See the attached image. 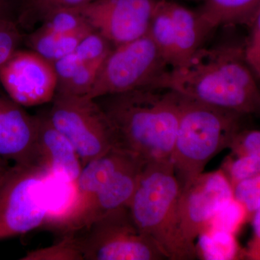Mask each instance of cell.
<instances>
[{"label": "cell", "mask_w": 260, "mask_h": 260, "mask_svg": "<svg viewBox=\"0 0 260 260\" xmlns=\"http://www.w3.org/2000/svg\"><path fill=\"white\" fill-rule=\"evenodd\" d=\"M93 31L90 25L64 34L47 31L39 28L27 36L25 42L31 50L54 63L74 51L84 38Z\"/></svg>", "instance_id": "cell-18"}, {"label": "cell", "mask_w": 260, "mask_h": 260, "mask_svg": "<svg viewBox=\"0 0 260 260\" xmlns=\"http://www.w3.org/2000/svg\"><path fill=\"white\" fill-rule=\"evenodd\" d=\"M133 156L124 150L114 148L83 166L74 184L73 205L58 229L64 234L78 232L84 215L95 195Z\"/></svg>", "instance_id": "cell-13"}, {"label": "cell", "mask_w": 260, "mask_h": 260, "mask_svg": "<svg viewBox=\"0 0 260 260\" xmlns=\"http://www.w3.org/2000/svg\"><path fill=\"white\" fill-rule=\"evenodd\" d=\"M10 167L8 160L0 157V182H1L2 179H3Z\"/></svg>", "instance_id": "cell-32"}, {"label": "cell", "mask_w": 260, "mask_h": 260, "mask_svg": "<svg viewBox=\"0 0 260 260\" xmlns=\"http://www.w3.org/2000/svg\"><path fill=\"white\" fill-rule=\"evenodd\" d=\"M222 170L232 186L239 181L255 177L260 174V148L242 156L229 159Z\"/></svg>", "instance_id": "cell-23"}, {"label": "cell", "mask_w": 260, "mask_h": 260, "mask_svg": "<svg viewBox=\"0 0 260 260\" xmlns=\"http://www.w3.org/2000/svg\"><path fill=\"white\" fill-rule=\"evenodd\" d=\"M145 162L133 155L116 172L95 195L80 223L79 231L107 214L129 207Z\"/></svg>", "instance_id": "cell-15"}, {"label": "cell", "mask_w": 260, "mask_h": 260, "mask_svg": "<svg viewBox=\"0 0 260 260\" xmlns=\"http://www.w3.org/2000/svg\"><path fill=\"white\" fill-rule=\"evenodd\" d=\"M255 75L256 76L259 77L260 78V65L259 66V68H257V70L255 71Z\"/></svg>", "instance_id": "cell-33"}, {"label": "cell", "mask_w": 260, "mask_h": 260, "mask_svg": "<svg viewBox=\"0 0 260 260\" xmlns=\"http://www.w3.org/2000/svg\"><path fill=\"white\" fill-rule=\"evenodd\" d=\"M180 194L171 160L146 162L128 208L140 232L158 244L168 259H194L198 256L196 246L181 232Z\"/></svg>", "instance_id": "cell-3"}, {"label": "cell", "mask_w": 260, "mask_h": 260, "mask_svg": "<svg viewBox=\"0 0 260 260\" xmlns=\"http://www.w3.org/2000/svg\"><path fill=\"white\" fill-rule=\"evenodd\" d=\"M22 260H84L79 236L67 233L54 245L28 251Z\"/></svg>", "instance_id": "cell-22"}, {"label": "cell", "mask_w": 260, "mask_h": 260, "mask_svg": "<svg viewBox=\"0 0 260 260\" xmlns=\"http://www.w3.org/2000/svg\"><path fill=\"white\" fill-rule=\"evenodd\" d=\"M23 37L16 22L11 18H0V66L18 49Z\"/></svg>", "instance_id": "cell-27"}, {"label": "cell", "mask_w": 260, "mask_h": 260, "mask_svg": "<svg viewBox=\"0 0 260 260\" xmlns=\"http://www.w3.org/2000/svg\"><path fill=\"white\" fill-rule=\"evenodd\" d=\"M80 237L84 260H164L167 256L153 239L140 232L129 208L104 215Z\"/></svg>", "instance_id": "cell-8"}, {"label": "cell", "mask_w": 260, "mask_h": 260, "mask_svg": "<svg viewBox=\"0 0 260 260\" xmlns=\"http://www.w3.org/2000/svg\"><path fill=\"white\" fill-rule=\"evenodd\" d=\"M169 68L148 32L140 39L113 48L101 65L93 86L84 96L97 99L153 87Z\"/></svg>", "instance_id": "cell-6"}, {"label": "cell", "mask_w": 260, "mask_h": 260, "mask_svg": "<svg viewBox=\"0 0 260 260\" xmlns=\"http://www.w3.org/2000/svg\"><path fill=\"white\" fill-rule=\"evenodd\" d=\"M159 0H93L77 10L94 31L115 47L148 32Z\"/></svg>", "instance_id": "cell-9"}, {"label": "cell", "mask_w": 260, "mask_h": 260, "mask_svg": "<svg viewBox=\"0 0 260 260\" xmlns=\"http://www.w3.org/2000/svg\"><path fill=\"white\" fill-rule=\"evenodd\" d=\"M88 25L76 8H67L54 12L42 23L39 28L47 31L70 32L76 31Z\"/></svg>", "instance_id": "cell-25"}, {"label": "cell", "mask_w": 260, "mask_h": 260, "mask_svg": "<svg viewBox=\"0 0 260 260\" xmlns=\"http://www.w3.org/2000/svg\"><path fill=\"white\" fill-rule=\"evenodd\" d=\"M51 102L48 116L71 142L83 166L116 148L112 123L95 99L56 92Z\"/></svg>", "instance_id": "cell-7"}, {"label": "cell", "mask_w": 260, "mask_h": 260, "mask_svg": "<svg viewBox=\"0 0 260 260\" xmlns=\"http://www.w3.org/2000/svg\"><path fill=\"white\" fill-rule=\"evenodd\" d=\"M242 114L181 95L180 118L171 161L181 188L203 174L207 164L229 148Z\"/></svg>", "instance_id": "cell-4"}, {"label": "cell", "mask_w": 260, "mask_h": 260, "mask_svg": "<svg viewBox=\"0 0 260 260\" xmlns=\"http://www.w3.org/2000/svg\"><path fill=\"white\" fill-rule=\"evenodd\" d=\"M37 119L39 165L75 184L83 166L74 146L53 125L48 114L38 115Z\"/></svg>", "instance_id": "cell-14"}, {"label": "cell", "mask_w": 260, "mask_h": 260, "mask_svg": "<svg viewBox=\"0 0 260 260\" xmlns=\"http://www.w3.org/2000/svg\"><path fill=\"white\" fill-rule=\"evenodd\" d=\"M233 155L242 156L260 148V130L239 132L233 139L230 147Z\"/></svg>", "instance_id": "cell-28"}, {"label": "cell", "mask_w": 260, "mask_h": 260, "mask_svg": "<svg viewBox=\"0 0 260 260\" xmlns=\"http://www.w3.org/2000/svg\"><path fill=\"white\" fill-rule=\"evenodd\" d=\"M260 8V0H205L197 13L206 26L213 30L220 26H251Z\"/></svg>", "instance_id": "cell-17"}, {"label": "cell", "mask_w": 260, "mask_h": 260, "mask_svg": "<svg viewBox=\"0 0 260 260\" xmlns=\"http://www.w3.org/2000/svg\"><path fill=\"white\" fill-rule=\"evenodd\" d=\"M251 27V35L245 47V54L246 60L255 73L260 65V8Z\"/></svg>", "instance_id": "cell-29"}, {"label": "cell", "mask_w": 260, "mask_h": 260, "mask_svg": "<svg viewBox=\"0 0 260 260\" xmlns=\"http://www.w3.org/2000/svg\"><path fill=\"white\" fill-rule=\"evenodd\" d=\"M113 48L110 42L93 30L84 38L74 52L85 62H94L104 61Z\"/></svg>", "instance_id": "cell-26"}, {"label": "cell", "mask_w": 260, "mask_h": 260, "mask_svg": "<svg viewBox=\"0 0 260 260\" xmlns=\"http://www.w3.org/2000/svg\"><path fill=\"white\" fill-rule=\"evenodd\" d=\"M169 8L174 25L177 49V68H179L203 47L205 38L212 30L203 23L197 12L172 0H169Z\"/></svg>", "instance_id": "cell-16"}, {"label": "cell", "mask_w": 260, "mask_h": 260, "mask_svg": "<svg viewBox=\"0 0 260 260\" xmlns=\"http://www.w3.org/2000/svg\"><path fill=\"white\" fill-rule=\"evenodd\" d=\"M95 100L112 123L116 148L145 162L171 160L180 118V93L150 86Z\"/></svg>", "instance_id": "cell-2"}, {"label": "cell", "mask_w": 260, "mask_h": 260, "mask_svg": "<svg viewBox=\"0 0 260 260\" xmlns=\"http://www.w3.org/2000/svg\"><path fill=\"white\" fill-rule=\"evenodd\" d=\"M148 34L171 68L178 65L177 44L169 8V0H159L149 27Z\"/></svg>", "instance_id": "cell-20"}, {"label": "cell", "mask_w": 260, "mask_h": 260, "mask_svg": "<svg viewBox=\"0 0 260 260\" xmlns=\"http://www.w3.org/2000/svg\"><path fill=\"white\" fill-rule=\"evenodd\" d=\"M0 83L23 107L50 102L57 88L54 64L36 51L17 49L0 66Z\"/></svg>", "instance_id": "cell-10"}, {"label": "cell", "mask_w": 260, "mask_h": 260, "mask_svg": "<svg viewBox=\"0 0 260 260\" xmlns=\"http://www.w3.org/2000/svg\"><path fill=\"white\" fill-rule=\"evenodd\" d=\"M93 0H9L12 15L20 30H30L54 12L74 8Z\"/></svg>", "instance_id": "cell-19"}, {"label": "cell", "mask_w": 260, "mask_h": 260, "mask_svg": "<svg viewBox=\"0 0 260 260\" xmlns=\"http://www.w3.org/2000/svg\"><path fill=\"white\" fill-rule=\"evenodd\" d=\"M198 256L205 259H234L239 254V246L234 234L215 229H208L199 236Z\"/></svg>", "instance_id": "cell-21"}, {"label": "cell", "mask_w": 260, "mask_h": 260, "mask_svg": "<svg viewBox=\"0 0 260 260\" xmlns=\"http://www.w3.org/2000/svg\"><path fill=\"white\" fill-rule=\"evenodd\" d=\"M233 186L223 170L203 173L181 188L179 221L189 244L210 226L219 210L234 199Z\"/></svg>", "instance_id": "cell-11"}, {"label": "cell", "mask_w": 260, "mask_h": 260, "mask_svg": "<svg viewBox=\"0 0 260 260\" xmlns=\"http://www.w3.org/2000/svg\"><path fill=\"white\" fill-rule=\"evenodd\" d=\"M252 215L253 235L245 254L249 259L260 260V207Z\"/></svg>", "instance_id": "cell-30"}, {"label": "cell", "mask_w": 260, "mask_h": 260, "mask_svg": "<svg viewBox=\"0 0 260 260\" xmlns=\"http://www.w3.org/2000/svg\"><path fill=\"white\" fill-rule=\"evenodd\" d=\"M0 18H11L13 19L11 9H10L9 0H0Z\"/></svg>", "instance_id": "cell-31"}, {"label": "cell", "mask_w": 260, "mask_h": 260, "mask_svg": "<svg viewBox=\"0 0 260 260\" xmlns=\"http://www.w3.org/2000/svg\"><path fill=\"white\" fill-rule=\"evenodd\" d=\"M50 174L39 165L14 164L9 168L0 182V241L49 224Z\"/></svg>", "instance_id": "cell-5"}, {"label": "cell", "mask_w": 260, "mask_h": 260, "mask_svg": "<svg viewBox=\"0 0 260 260\" xmlns=\"http://www.w3.org/2000/svg\"><path fill=\"white\" fill-rule=\"evenodd\" d=\"M248 216L249 214L244 205L234 198L219 210L208 229L235 234Z\"/></svg>", "instance_id": "cell-24"}, {"label": "cell", "mask_w": 260, "mask_h": 260, "mask_svg": "<svg viewBox=\"0 0 260 260\" xmlns=\"http://www.w3.org/2000/svg\"><path fill=\"white\" fill-rule=\"evenodd\" d=\"M255 73L246 60L245 47L220 44L201 47L185 64L168 70L153 87L240 114L260 109Z\"/></svg>", "instance_id": "cell-1"}, {"label": "cell", "mask_w": 260, "mask_h": 260, "mask_svg": "<svg viewBox=\"0 0 260 260\" xmlns=\"http://www.w3.org/2000/svg\"><path fill=\"white\" fill-rule=\"evenodd\" d=\"M37 116L13 100L0 83V157L15 164L39 165Z\"/></svg>", "instance_id": "cell-12"}]
</instances>
